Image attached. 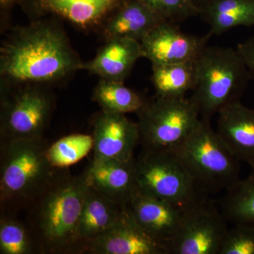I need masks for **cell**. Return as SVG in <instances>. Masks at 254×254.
I'll list each match as a JSON object with an SVG mask.
<instances>
[{
	"instance_id": "obj_11",
	"label": "cell",
	"mask_w": 254,
	"mask_h": 254,
	"mask_svg": "<svg viewBox=\"0 0 254 254\" xmlns=\"http://www.w3.org/2000/svg\"><path fill=\"white\" fill-rule=\"evenodd\" d=\"M210 34L201 37L184 33L175 23L163 21L142 38L143 58L152 65L193 62L207 46Z\"/></svg>"
},
{
	"instance_id": "obj_1",
	"label": "cell",
	"mask_w": 254,
	"mask_h": 254,
	"mask_svg": "<svg viewBox=\"0 0 254 254\" xmlns=\"http://www.w3.org/2000/svg\"><path fill=\"white\" fill-rule=\"evenodd\" d=\"M81 64L63 32L43 23L16 32L0 53L1 77L11 84L58 81L80 69Z\"/></svg>"
},
{
	"instance_id": "obj_13",
	"label": "cell",
	"mask_w": 254,
	"mask_h": 254,
	"mask_svg": "<svg viewBox=\"0 0 254 254\" xmlns=\"http://www.w3.org/2000/svg\"><path fill=\"white\" fill-rule=\"evenodd\" d=\"M128 210L136 221L153 238L169 247L181 227L187 210L141 191L132 195Z\"/></svg>"
},
{
	"instance_id": "obj_17",
	"label": "cell",
	"mask_w": 254,
	"mask_h": 254,
	"mask_svg": "<svg viewBox=\"0 0 254 254\" xmlns=\"http://www.w3.org/2000/svg\"><path fill=\"white\" fill-rule=\"evenodd\" d=\"M125 0H35L38 9L57 15L78 28L103 26Z\"/></svg>"
},
{
	"instance_id": "obj_20",
	"label": "cell",
	"mask_w": 254,
	"mask_h": 254,
	"mask_svg": "<svg viewBox=\"0 0 254 254\" xmlns=\"http://www.w3.org/2000/svg\"><path fill=\"white\" fill-rule=\"evenodd\" d=\"M200 14L210 36H220L240 26H254V0H210Z\"/></svg>"
},
{
	"instance_id": "obj_4",
	"label": "cell",
	"mask_w": 254,
	"mask_h": 254,
	"mask_svg": "<svg viewBox=\"0 0 254 254\" xmlns=\"http://www.w3.org/2000/svg\"><path fill=\"white\" fill-rule=\"evenodd\" d=\"M205 193L228 190L240 179V161L213 129L200 118L187 138L170 149Z\"/></svg>"
},
{
	"instance_id": "obj_6",
	"label": "cell",
	"mask_w": 254,
	"mask_h": 254,
	"mask_svg": "<svg viewBox=\"0 0 254 254\" xmlns=\"http://www.w3.org/2000/svg\"><path fill=\"white\" fill-rule=\"evenodd\" d=\"M138 190L182 208L207 200L203 191L170 149L143 148L136 159Z\"/></svg>"
},
{
	"instance_id": "obj_22",
	"label": "cell",
	"mask_w": 254,
	"mask_h": 254,
	"mask_svg": "<svg viewBox=\"0 0 254 254\" xmlns=\"http://www.w3.org/2000/svg\"><path fill=\"white\" fill-rule=\"evenodd\" d=\"M247 178L238 181L227 190L222 200V213L235 225L254 227V165Z\"/></svg>"
},
{
	"instance_id": "obj_26",
	"label": "cell",
	"mask_w": 254,
	"mask_h": 254,
	"mask_svg": "<svg viewBox=\"0 0 254 254\" xmlns=\"http://www.w3.org/2000/svg\"><path fill=\"white\" fill-rule=\"evenodd\" d=\"M165 21L176 23L200 14L192 0H138Z\"/></svg>"
},
{
	"instance_id": "obj_14",
	"label": "cell",
	"mask_w": 254,
	"mask_h": 254,
	"mask_svg": "<svg viewBox=\"0 0 254 254\" xmlns=\"http://www.w3.org/2000/svg\"><path fill=\"white\" fill-rule=\"evenodd\" d=\"M85 172L90 186L124 209L128 208L132 195L138 189L136 159L129 161L93 160Z\"/></svg>"
},
{
	"instance_id": "obj_7",
	"label": "cell",
	"mask_w": 254,
	"mask_h": 254,
	"mask_svg": "<svg viewBox=\"0 0 254 254\" xmlns=\"http://www.w3.org/2000/svg\"><path fill=\"white\" fill-rule=\"evenodd\" d=\"M138 114L144 149H171L183 141L200 120L190 98L156 96L145 102Z\"/></svg>"
},
{
	"instance_id": "obj_18",
	"label": "cell",
	"mask_w": 254,
	"mask_h": 254,
	"mask_svg": "<svg viewBox=\"0 0 254 254\" xmlns=\"http://www.w3.org/2000/svg\"><path fill=\"white\" fill-rule=\"evenodd\" d=\"M164 20L138 0H125L112 13L103 25L106 41L130 38L141 41Z\"/></svg>"
},
{
	"instance_id": "obj_8",
	"label": "cell",
	"mask_w": 254,
	"mask_h": 254,
	"mask_svg": "<svg viewBox=\"0 0 254 254\" xmlns=\"http://www.w3.org/2000/svg\"><path fill=\"white\" fill-rule=\"evenodd\" d=\"M228 227L226 218L208 200L187 210L169 254H219Z\"/></svg>"
},
{
	"instance_id": "obj_27",
	"label": "cell",
	"mask_w": 254,
	"mask_h": 254,
	"mask_svg": "<svg viewBox=\"0 0 254 254\" xmlns=\"http://www.w3.org/2000/svg\"><path fill=\"white\" fill-rule=\"evenodd\" d=\"M219 254H254V227L235 225L228 229Z\"/></svg>"
},
{
	"instance_id": "obj_28",
	"label": "cell",
	"mask_w": 254,
	"mask_h": 254,
	"mask_svg": "<svg viewBox=\"0 0 254 254\" xmlns=\"http://www.w3.org/2000/svg\"><path fill=\"white\" fill-rule=\"evenodd\" d=\"M237 50L243 60L251 78L254 80V36L238 44Z\"/></svg>"
},
{
	"instance_id": "obj_24",
	"label": "cell",
	"mask_w": 254,
	"mask_h": 254,
	"mask_svg": "<svg viewBox=\"0 0 254 254\" xmlns=\"http://www.w3.org/2000/svg\"><path fill=\"white\" fill-rule=\"evenodd\" d=\"M92 135L71 134L48 147L47 154L53 168L65 169L84 158L93 150Z\"/></svg>"
},
{
	"instance_id": "obj_30",
	"label": "cell",
	"mask_w": 254,
	"mask_h": 254,
	"mask_svg": "<svg viewBox=\"0 0 254 254\" xmlns=\"http://www.w3.org/2000/svg\"><path fill=\"white\" fill-rule=\"evenodd\" d=\"M0 1H1V3L2 4H7L11 2V1H14V0H0Z\"/></svg>"
},
{
	"instance_id": "obj_21",
	"label": "cell",
	"mask_w": 254,
	"mask_h": 254,
	"mask_svg": "<svg viewBox=\"0 0 254 254\" xmlns=\"http://www.w3.org/2000/svg\"><path fill=\"white\" fill-rule=\"evenodd\" d=\"M151 81L156 96L185 98L193 89L195 80L194 61L172 64L152 65Z\"/></svg>"
},
{
	"instance_id": "obj_29",
	"label": "cell",
	"mask_w": 254,
	"mask_h": 254,
	"mask_svg": "<svg viewBox=\"0 0 254 254\" xmlns=\"http://www.w3.org/2000/svg\"><path fill=\"white\" fill-rule=\"evenodd\" d=\"M197 7L199 8L201 10L202 8L205 6L210 0H192Z\"/></svg>"
},
{
	"instance_id": "obj_15",
	"label": "cell",
	"mask_w": 254,
	"mask_h": 254,
	"mask_svg": "<svg viewBox=\"0 0 254 254\" xmlns=\"http://www.w3.org/2000/svg\"><path fill=\"white\" fill-rule=\"evenodd\" d=\"M217 133L239 161L254 165V109L241 101L222 108L218 113Z\"/></svg>"
},
{
	"instance_id": "obj_5",
	"label": "cell",
	"mask_w": 254,
	"mask_h": 254,
	"mask_svg": "<svg viewBox=\"0 0 254 254\" xmlns=\"http://www.w3.org/2000/svg\"><path fill=\"white\" fill-rule=\"evenodd\" d=\"M0 198L3 203H30L48 185L53 168L42 138L14 139L1 143Z\"/></svg>"
},
{
	"instance_id": "obj_3",
	"label": "cell",
	"mask_w": 254,
	"mask_h": 254,
	"mask_svg": "<svg viewBox=\"0 0 254 254\" xmlns=\"http://www.w3.org/2000/svg\"><path fill=\"white\" fill-rule=\"evenodd\" d=\"M195 80L190 100L200 118L210 119L240 101L250 73L237 49L207 46L194 61Z\"/></svg>"
},
{
	"instance_id": "obj_9",
	"label": "cell",
	"mask_w": 254,
	"mask_h": 254,
	"mask_svg": "<svg viewBox=\"0 0 254 254\" xmlns=\"http://www.w3.org/2000/svg\"><path fill=\"white\" fill-rule=\"evenodd\" d=\"M53 109L49 95L28 87L17 92L4 105L1 140L42 138Z\"/></svg>"
},
{
	"instance_id": "obj_2",
	"label": "cell",
	"mask_w": 254,
	"mask_h": 254,
	"mask_svg": "<svg viewBox=\"0 0 254 254\" xmlns=\"http://www.w3.org/2000/svg\"><path fill=\"white\" fill-rule=\"evenodd\" d=\"M88 187L86 172L73 176L65 169H57L30 202L28 226L41 253H76V231Z\"/></svg>"
},
{
	"instance_id": "obj_12",
	"label": "cell",
	"mask_w": 254,
	"mask_h": 254,
	"mask_svg": "<svg viewBox=\"0 0 254 254\" xmlns=\"http://www.w3.org/2000/svg\"><path fill=\"white\" fill-rule=\"evenodd\" d=\"M93 160L129 161L141 142L138 123L125 114L101 110L93 120Z\"/></svg>"
},
{
	"instance_id": "obj_25",
	"label": "cell",
	"mask_w": 254,
	"mask_h": 254,
	"mask_svg": "<svg viewBox=\"0 0 254 254\" xmlns=\"http://www.w3.org/2000/svg\"><path fill=\"white\" fill-rule=\"evenodd\" d=\"M39 252L28 225L9 216L0 220V254H30Z\"/></svg>"
},
{
	"instance_id": "obj_23",
	"label": "cell",
	"mask_w": 254,
	"mask_h": 254,
	"mask_svg": "<svg viewBox=\"0 0 254 254\" xmlns=\"http://www.w3.org/2000/svg\"><path fill=\"white\" fill-rule=\"evenodd\" d=\"M93 100L102 110L125 114L138 113L145 100L138 93L125 86L123 81L101 78L93 91Z\"/></svg>"
},
{
	"instance_id": "obj_10",
	"label": "cell",
	"mask_w": 254,
	"mask_h": 254,
	"mask_svg": "<svg viewBox=\"0 0 254 254\" xmlns=\"http://www.w3.org/2000/svg\"><path fill=\"white\" fill-rule=\"evenodd\" d=\"M76 253L169 254L166 246L143 230L128 208L108 230L79 244Z\"/></svg>"
},
{
	"instance_id": "obj_19",
	"label": "cell",
	"mask_w": 254,
	"mask_h": 254,
	"mask_svg": "<svg viewBox=\"0 0 254 254\" xmlns=\"http://www.w3.org/2000/svg\"><path fill=\"white\" fill-rule=\"evenodd\" d=\"M125 210L89 185L76 231V251L81 242L101 235L113 226Z\"/></svg>"
},
{
	"instance_id": "obj_16",
	"label": "cell",
	"mask_w": 254,
	"mask_h": 254,
	"mask_svg": "<svg viewBox=\"0 0 254 254\" xmlns=\"http://www.w3.org/2000/svg\"><path fill=\"white\" fill-rule=\"evenodd\" d=\"M142 58L140 41L114 38L106 41L91 61L81 64L80 69H86L103 79L124 82L136 62Z\"/></svg>"
}]
</instances>
